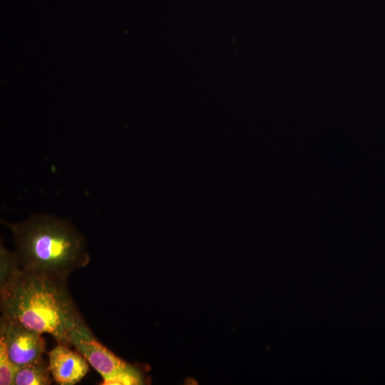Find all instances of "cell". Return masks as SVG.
Here are the masks:
<instances>
[{"label":"cell","mask_w":385,"mask_h":385,"mask_svg":"<svg viewBox=\"0 0 385 385\" xmlns=\"http://www.w3.org/2000/svg\"><path fill=\"white\" fill-rule=\"evenodd\" d=\"M67 280L27 271L21 266L0 279L3 315L70 346L73 330L84 322L67 287Z\"/></svg>","instance_id":"6da1fadb"},{"label":"cell","mask_w":385,"mask_h":385,"mask_svg":"<svg viewBox=\"0 0 385 385\" xmlns=\"http://www.w3.org/2000/svg\"><path fill=\"white\" fill-rule=\"evenodd\" d=\"M1 222L12 232L15 253L25 270L67 280L90 262L83 237L64 219L35 215L21 223Z\"/></svg>","instance_id":"7a4b0ae2"},{"label":"cell","mask_w":385,"mask_h":385,"mask_svg":"<svg viewBox=\"0 0 385 385\" xmlns=\"http://www.w3.org/2000/svg\"><path fill=\"white\" fill-rule=\"evenodd\" d=\"M70 342L100 374L103 379L101 384H143L140 371L99 342L85 322L73 330Z\"/></svg>","instance_id":"3957f363"},{"label":"cell","mask_w":385,"mask_h":385,"mask_svg":"<svg viewBox=\"0 0 385 385\" xmlns=\"http://www.w3.org/2000/svg\"><path fill=\"white\" fill-rule=\"evenodd\" d=\"M42 334L1 315L0 339L10 360L18 368L43 357L46 342Z\"/></svg>","instance_id":"277c9868"},{"label":"cell","mask_w":385,"mask_h":385,"mask_svg":"<svg viewBox=\"0 0 385 385\" xmlns=\"http://www.w3.org/2000/svg\"><path fill=\"white\" fill-rule=\"evenodd\" d=\"M48 365L53 379L61 385H73L88 372L86 359L69 346L58 344L48 353Z\"/></svg>","instance_id":"5b68a950"},{"label":"cell","mask_w":385,"mask_h":385,"mask_svg":"<svg viewBox=\"0 0 385 385\" xmlns=\"http://www.w3.org/2000/svg\"><path fill=\"white\" fill-rule=\"evenodd\" d=\"M49 365L43 357L19 367L13 379V385H48L52 382Z\"/></svg>","instance_id":"8992f818"},{"label":"cell","mask_w":385,"mask_h":385,"mask_svg":"<svg viewBox=\"0 0 385 385\" xmlns=\"http://www.w3.org/2000/svg\"><path fill=\"white\" fill-rule=\"evenodd\" d=\"M16 367L10 360L5 344L0 339V384L13 385V379L17 370Z\"/></svg>","instance_id":"52a82bcc"}]
</instances>
